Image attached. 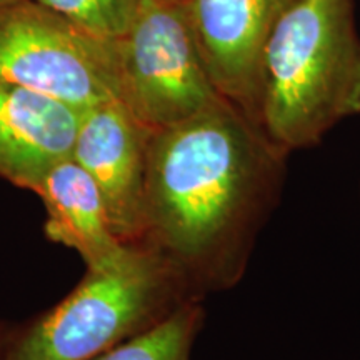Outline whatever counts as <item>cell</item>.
Instances as JSON below:
<instances>
[{"mask_svg":"<svg viewBox=\"0 0 360 360\" xmlns=\"http://www.w3.org/2000/svg\"><path fill=\"white\" fill-rule=\"evenodd\" d=\"M117 44L120 101L150 130L184 122L222 97L202 60L187 7L139 0Z\"/></svg>","mask_w":360,"mask_h":360,"instance_id":"5","label":"cell"},{"mask_svg":"<svg viewBox=\"0 0 360 360\" xmlns=\"http://www.w3.org/2000/svg\"><path fill=\"white\" fill-rule=\"evenodd\" d=\"M34 193L47 212V237L79 252L89 270L117 267L130 255L135 244L115 236L96 184L72 157L53 165Z\"/></svg>","mask_w":360,"mask_h":360,"instance_id":"9","label":"cell"},{"mask_svg":"<svg viewBox=\"0 0 360 360\" xmlns=\"http://www.w3.org/2000/svg\"><path fill=\"white\" fill-rule=\"evenodd\" d=\"M260 80V127L287 155L360 115L354 0H290L265 42Z\"/></svg>","mask_w":360,"mask_h":360,"instance_id":"2","label":"cell"},{"mask_svg":"<svg viewBox=\"0 0 360 360\" xmlns=\"http://www.w3.org/2000/svg\"><path fill=\"white\" fill-rule=\"evenodd\" d=\"M204 317L202 300H188L155 326L94 360H191Z\"/></svg>","mask_w":360,"mask_h":360,"instance_id":"10","label":"cell"},{"mask_svg":"<svg viewBox=\"0 0 360 360\" xmlns=\"http://www.w3.org/2000/svg\"><path fill=\"white\" fill-rule=\"evenodd\" d=\"M150 134L120 98H112L82 112L72 147L70 157L94 180L124 244L142 240Z\"/></svg>","mask_w":360,"mask_h":360,"instance_id":"6","label":"cell"},{"mask_svg":"<svg viewBox=\"0 0 360 360\" xmlns=\"http://www.w3.org/2000/svg\"><path fill=\"white\" fill-rule=\"evenodd\" d=\"M119 40L89 32L39 0L0 7V80L79 110L120 98Z\"/></svg>","mask_w":360,"mask_h":360,"instance_id":"4","label":"cell"},{"mask_svg":"<svg viewBox=\"0 0 360 360\" xmlns=\"http://www.w3.org/2000/svg\"><path fill=\"white\" fill-rule=\"evenodd\" d=\"M164 2L175 4V6H184V7H187L188 4H191V0H164Z\"/></svg>","mask_w":360,"mask_h":360,"instance_id":"13","label":"cell"},{"mask_svg":"<svg viewBox=\"0 0 360 360\" xmlns=\"http://www.w3.org/2000/svg\"><path fill=\"white\" fill-rule=\"evenodd\" d=\"M89 32L119 40L127 32L139 0H39Z\"/></svg>","mask_w":360,"mask_h":360,"instance_id":"11","label":"cell"},{"mask_svg":"<svg viewBox=\"0 0 360 360\" xmlns=\"http://www.w3.org/2000/svg\"><path fill=\"white\" fill-rule=\"evenodd\" d=\"M287 157L225 97L152 130L141 244L170 265L193 299L231 290L281 202Z\"/></svg>","mask_w":360,"mask_h":360,"instance_id":"1","label":"cell"},{"mask_svg":"<svg viewBox=\"0 0 360 360\" xmlns=\"http://www.w3.org/2000/svg\"><path fill=\"white\" fill-rule=\"evenodd\" d=\"M191 297L170 265L142 244L122 264L89 270L49 312L13 328L6 360H94L155 326Z\"/></svg>","mask_w":360,"mask_h":360,"instance_id":"3","label":"cell"},{"mask_svg":"<svg viewBox=\"0 0 360 360\" xmlns=\"http://www.w3.org/2000/svg\"><path fill=\"white\" fill-rule=\"evenodd\" d=\"M290 0H191L193 35L220 96L260 125L262 56L270 30Z\"/></svg>","mask_w":360,"mask_h":360,"instance_id":"7","label":"cell"},{"mask_svg":"<svg viewBox=\"0 0 360 360\" xmlns=\"http://www.w3.org/2000/svg\"><path fill=\"white\" fill-rule=\"evenodd\" d=\"M13 2H20V0H0V7H6L8 4H13Z\"/></svg>","mask_w":360,"mask_h":360,"instance_id":"14","label":"cell"},{"mask_svg":"<svg viewBox=\"0 0 360 360\" xmlns=\"http://www.w3.org/2000/svg\"><path fill=\"white\" fill-rule=\"evenodd\" d=\"M82 110L0 80V179L34 192L72 154Z\"/></svg>","mask_w":360,"mask_h":360,"instance_id":"8","label":"cell"},{"mask_svg":"<svg viewBox=\"0 0 360 360\" xmlns=\"http://www.w3.org/2000/svg\"><path fill=\"white\" fill-rule=\"evenodd\" d=\"M12 334H13L12 327L0 323V360H6L7 347H8V342L12 339Z\"/></svg>","mask_w":360,"mask_h":360,"instance_id":"12","label":"cell"}]
</instances>
